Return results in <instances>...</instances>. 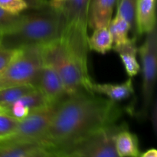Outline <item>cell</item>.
<instances>
[{
    "label": "cell",
    "instance_id": "cell-1",
    "mask_svg": "<svg viewBox=\"0 0 157 157\" xmlns=\"http://www.w3.org/2000/svg\"><path fill=\"white\" fill-rule=\"evenodd\" d=\"M121 116V110L116 102L81 90L58 104L40 141L55 150L114 124Z\"/></svg>",
    "mask_w": 157,
    "mask_h": 157
},
{
    "label": "cell",
    "instance_id": "cell-2",
    "mask_svg": "<svg viewBox=\"0 0 157 157\" xmlns=\"http://www.w3.org/2000/svg\"><path fill=\"white\" fill-rule=\"evenodd\" d=\"M64 18L59 9L49 5L44 9L21 14L19 21L2 35L1 45L11 49L41 46L60 38Z\"/></svg>",
    "mask_w": 157,
    "mask_h": 157
},
{
    "label": "cell",
    "instance_id": "cell-3",
    "mask_svg": "<svg viewBox=\"0 0 157 157\" xmlns=\"http://www.w3.org/2000/svg\"><path fill=\"white\" fill-rule=\"evenodd\" d=\"M40 51L43 64L58 74L69 96L81 90L88 92L92 81L88 69L84 67L61 38L40 46Z\"/></svg>",
    "mask_w": 157,
    "mask_h": 157
},
{
    "label": "cell",
    "instance_id": "cell-4",
    "mask_svg": "<svg viewBox=\"0 0 157 157\" xmlns=\"http://www.w3.org/2000/svg\"><path fill=\"white\" fill-rule=\"evenodd\" d=\"M90 0H65L52 6L60 9L64 18L61 39L81 64L88 69V9ZM52 6V5H51Z\"/></svg>",
    "mask_w": 157,
    "mask_h": 157
},
{
    "label": "cell",
    "instance_id": "cell-5",
    "mask_svg": "<svg viewBox=\"0 0 157 157\" xmlns=\"http://www.w3.org/2000/svg\"><path fill=\"white\" fill-rule=\"evenodd\" d=\"M124 124H116L89 133L75 142L55 150L58 157H120L115 137Z\"/></svg>",
    "mask_w": 157,
    "mask_h": 157
},
{
    "label": "cell",
    "instance_id": "cell-6",
    "mask_svg": "<svg viewBox=\"0 0 157 157\" xmlns=\"http://www.w3.org/2000/svg\"><path fill=\"white\" fill-rule=\"evenodd\" d=\"M43 65L39 46L17 49L15 57L0 75V89L35 84Z\"/></svg>",
    "mask_w": 157,
    "mask_h": 157
},
{
    "label": "cell",
    "instance_id": "cell-7",
    "mask_svg": "<svg viewBox=\"0 0 157 157\" xmlns=\"http://www.w3.org/2000/svg\"><path fill=\"white\" fill-rule=\"evenodd\" d=\"M142 71V105L138 116L147 119L153 104L157 75V27L146 34L144 43L138 48Z\"/></svg>",
    "mask_w": 157,
    "mask_h": 157
},
{
    "label": "cell",
    "instance_id": "cell-8",
    "mask_svg": "<svg viewBox=\"0 0 157 157\" xmlns=\"http://www.w3.org/2000/svg\"><path fill=\"white\" fill-rule=\"evenodd\" d=\"M58 105L49 104L29 113L25 117L19 120L14 133L6 140L40 141L50 125Z\"/></svg>",
    "mask_w": 157,
    "mask_h": 157
},
{
    "label": "cell",
    "instance_id": "cell-9",
    "mask_svg": "<svg viewBox=\"0 0 157 157\" xmlns=\"http://www.w3.org/2000/svg\"><path fill=\"white\" fill-rule=\"evenodd\" d=\"M48 104H59L69 95L58 74L49 66L43 64L34 84Z\"/></svg>",
    "mask_w": 157,
    "mask_h": 157
},
{
    "label": "cell",
    "instance_id": "cell-10",
    "mask_svg": "<svg viewBox=\"0 0 157 157\" xmlns=\"http://www.w3.org/2000/svg\"><path fill=\"white\" fill-rule=\"evenodd\" d=\"M157 0H136L134 37L146 35L156 26Z\"/></svg>",
    "mask_w": 157,
    "mask_h": 157
},
{
    "label": "cell",
    "instance_id": "cell-11",
    "mask_svg": "<svg viewBox=\"0 0 157 157\" xmlns=\"http://www.w3.org/2000/svg\"><path fill=\"white\" fill-rule=\"evenodd\" d=\"M117 0H90L88 9V27L92 30L108 27L112 20Z\"/></svg>",
    "mask_w": 157,
    "mask_h": 157
},
{
    "label": "cell",
    "instance_id": "cell-12",
    "mask_svg": "<svg viewBox=\"0 0 157 157\" xmlns=\"http://www.w3.org/2000/svg\"><path fill=\"white\" fill-rule=\"evenodd\" d=\"M88 92L104 95L113 102L124 101L130 98L134 92L131 78L121 84H98L93 81L89 84Z\"/></svg>",
    "mask_w": 157,
    "mask_h": 157
},
{
    "label": "cell",
    "instance_id": "cell-13",
    "mask_svg": "<svg viewBox=\"0 0 157 157\" xmlns=\"http://www.w3.org/2000/svg\"><path fill=\"white\" fill-rule=\"evenodd\" d=\"M113 49L121 58L127 75L131 78L137 75L140 71V64L137 61L138 48L136 37L130 38L126 44L113 46Z\"/></svg>",
    "mask_w": 157,
    "mask_h": 157
},
{
    "label": "cell",
    "instance_id": "cell-14",
    "mask_svg": "<svg viewBox=\"0 0 157 157\" xmlns=\"http://www.w3.org/2000/svg\"><path fill=\"white\" fill-rule=\"evenodd\" d=\"M115 147L120 157H140L139 140L124 124L115 137Z\"/></svg>",
    "mask_w": 157,
    "mask_h": 157
},
{
    "label": "cell",
    "instance_id": "cell-15",
    "mask_svg": "<svg viewBox=\"0 0 157 157\" xmlns=\"http://www.w3.org/2000/svg\"><path fill=\"white\" fill-rule=\"evenodd\" d=\"M44 146L48 147L37 140H0V157H23L35 149Z\"/></svg>",
    "mask_w": 157,
    "mask_h": 157
},
{
    "label": "cell",
    "instance_id": "cell-16",
    "mask_svg": "<svg viewBox=\"0 0 157 157\" xmlns=\"http://www.w3.org/2000/svg\"><path fill=\"white\" fill-rule=\"evenodd\" d=\"M87 45L89 50L104 55L113 48V39L108 28L95 29L90 37H88Z\"/></svg>",
    "mask_w": 157,
    "mask_h": 157
},
{
    "label": "cell",
    "instance_id": "cell-17",
    "mask_svg": "<svg viewBox=\"0 0 157 157\" xmlns=\"http://www.w3.org/2000/svg\"><path fill=\"white\" fill-rule=\"evenodd\" d=\"M108 29L113 39V46L124 44L130 40L129 33L130 32V25L124 18L116 14L112 18L108 25Z\"/></svg>",
    "mask_w": 157,
    "mask_h": 157
},
{
    "label": "cell",
    "instance_id": "cell-18",
    "mask_svg": "<svg viewBox=\"0 0 157 157\" xmlns=\"http://www.w3.org/2000/svg\"><path fill=\"white\" fill-rule=\"evenodd\" d=\"M36 90L33 84L14 86L0 89V107H7L24 97Z\"/></svg>",
    "mask_w": 157,
    "mask_h": 157
},
{
    "label": "cell",
    "instance_id": "cell-19",
    "mask_svg": "<svg viewBox=\"0 0 157 157\" xmlns=\"http://www.w3.org/2000/svg\"><path fill=\"white\" fill-rule=\"evenodd\" d=\"M136 0H117V14L124 18L130 25V32L135 35V12Z\"/></svg>",
    "mask_w": 157,
    "mask_h": 157
},
{
    "label": "cell",
    "instance_id": "cell-20",
    "mask_svg": "<svg viewBox=\"0 0 157 157\" xmlns=\"http://www.w3.org/2000/svg\"><path fill=\"white\" fill-rule=\"evenodd\" d=\"M18 123L19 120L6 113H0V140L12 136Z\"/></svg>",
    "mask_w": 157,
    "mask_h": 157
},
{
    "label": "cell",
    "instance_id": "cell-21",
    "mask_svg": "<svg viewBox=\"0 0 157 157\" xmlns=\"http://www.w3.org/2000/svg\"><path fill=\"white\" fill-rule=\"evenodd\" d=\"M21 14H12L0 7V34L6 35L10 32L19 21Z\"/></svg>",
    "mask_w": 157,
    "mask_h": 157
},
{
    "label": "cell",
    "instance_id": "cell-22",
    "mask_svg": "<svg viewBox=\"0 0 157 157\" xmlns=\"http://www.w3.org/2000/svg\"><path fill=\"white\" fill-rule=\"evenodd\" d=\"M0 7L16 15L29 9V6L24 0H0Z\"/></svg>",
    "mask_w": 157,
    "mask_h": 157
},
{
    "label": "cell",
    "instance_id": "cell-23",
    "mask_svg": "<svg viewBox=\"0 0 157 157\" xmlns=\"http://www.w3.org/2000/svg\"><path fill=\"white\" fill-rule=\"evenodd\" d=\"M17 49H11L0 45V75L7 68L9 64L13 59Z\"/></svg>",
    "mask_w": 157,
    "mask_h": 157
},
{
    "label": "cell",
    "instance_id": "cell-24",
    "mask_svg": "<svg viewBox=\"0 0 157 157\" xmlns=\"http://www.w3.org/2000/svg\"><path fill=\"white\" fill-rule=\"evenodd\" d=\"M23 157H58L53 149L48 147H41L35 149Z\"/></svg>",
    "mask_w": 157,
    "mask_h": 157
},
{
    "label": "cell",
    "instance_id": "cell-25",
    "mask_svg": "<svg viewBox=\"0 0 157 157\" xmlns=\"http://www.w3.org/2000/svg\"><path fill=\"white\" fill-rule=\"evenodd\" d=\"M29 6V9L37 10L44 9L50 5L49 0H24Z\"/></svg>",
    "mask_w": 157,
    "mask_h": 157
},
{
    "label": "cell",
    "instance_id": "cell-26",
    "mask_svg": "<svg viewBox=\"0 0 157 157\" xmlns=\"http://www.w3.org/2000/svg\"><path fill=\"white\" fill-rule=\"evenodd\" d=\"M140 157H157V151L156 149H150L140 155Z\"/></svg>",
    "mask_w": 157,
    "mask_h": 157
},
{
    "label": "cell",
    "instance_id": "cell-27",
    "mask_svg": "<svg viewBox=\"0 0 157 157\" xmlns=\"http://www.w3.org/2000/svg\"><path fill=\"white\" fill-rule=\"evenodd\" d=\"M64 1L65 0H49V2H50V5H52V6H55V5H58Z\"/></svg>",
    "mask_w": 157,
    "mask_h": 157
},
{
    "label": "cell",
    "instance_id": "cell-28",
    "mask_svg": "<svg viewBox=\"0 0 157 157\" xmlns=\"http://www.w3.org/2000/svg\"><path fill=\"white\" fill-rule=\"evenodd\" d=\"M0 113H5V109L2 107H0Z\"/></svg>",
    "mask_w": 157,
    "mask_h": 157
},
{
    "label": "cell",
    "instance_id": "cell-29",
    "mask_svg": "<svg viewBox=\"0 0 157 157\" xmlns=\"http://www.w3.org/2000/svg\"><path fill=\"white\" fill-rule=\"evenodd\" d=\"M2 34H0V45H1V44H2Z\"/></svg>",
    "mask_w": 157,
    "mask_h": 157
}]
</instances>
